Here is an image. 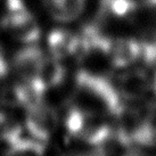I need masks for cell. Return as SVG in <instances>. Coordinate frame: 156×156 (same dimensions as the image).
<instances>
[{
  "instance_id": "cell-3",
  "label": "cell",
  "mask_w": 156,
  "mask_h": 156,
  "mask_svg": "<svg viewBox=\"0 0 156 156\" xmlns=\"http://www.w3.org/2000/svg\"><path fill=\"white\" fill-rule=\"evenodd\" d=\"M57 124V114L49 105L41 100H37L27 106L25 126L33 139L40 143L47 141L55 132Z\"/></svg>"
},
{
  "instance_id": "cell-9",
  "label": "cell",
  "mask_w": 156,
  "mask_h": 156,
  "mask_svg": "<svg viewBox=\"0 0 156 156\" xmlns=\"http://www.w3.org/2000/svg\"><path fill=\"white\" fill-rule=\"evenodd\" d=\"M123 156H148V155L143 152H140V151H131V152L126 153V155Z\"/></svg>"
},
{
  "instance_id": "cell-7",
  "label": "cell",
  "mask_w": 156,
  "mask_h": 156,
  "mask_svg": "<svg viewBox=\"0 0 156 156\" xmlns=\"http://www.w3.org/2000/svg\"><path fill=\"white\" fill-rule=\"evenodd\" d=\"M42 2L54 21L71 23L81 16L87 0H42Z\"/></svg>"
},
{
  "instance_id": "cell-2",
  "label": "cell",
  "mask_w": 156,
  "mask_h": 156,
  "mask_svg": "<svg viewBox=\"0 0 156 156\" xmlns=\"http://www.w3.org/2000/svg\"><path fill=\"white\" fill-rule=\"evenodd\" d=\"M112 79L113 88L122 101H137L147 94L152 82L145 71L139 69H122Z\"/></svg>"
},
{
  "instance_id": "cell-1",
  "label": "cell",
  "mask_w": 156,
  "mask_h": 156,
  "mask_svg": "<svg viewBox=\"0 0 156 156\" xmlns=\"http://www.w3.org/2000/svg\"><path fill=\"white\" fill-rule=\"evenodd\" d=\"M1 25L14 39L24 44H35L41 34L39 24L24 2L12 9L1 21Z\"/></svg>"
},
{
  "instance_id": "cell-4",
  "label": "cell",
  "mask_w": 156,
  "mask_h": 156,
  "mask_svg": "<svg viewBox=\"0 0 156 156\" xmlns=\"http://www.w3.org/2000/svg\"><path fill=\"white\" fill-rule=\"evenodd\" d=\"M46 56L34 44H25L20 49L13 58V67L23 83H38V78L44 66Z\"/></svg>"
},
{
  "instance_id": "cell-8",
  "label": "cell",
  "mask_w": 156,
  "mask_h": 156,
  "mask_svg": "<svg viewBox=\"0 0 156 156\" xmlns=\"http://www.w3.org/2000/svg\"><path fill=\"white\" fill-rule=\"evenodd\" d=\"M5 156H44V143L33 138H16L9 141V147Z\"/></svg>"
},
{
  "instance_id": "cell-11",
  "label": "cell",
  "mask_w": 156,
  "mask_h": 156,
  "mask_svg": "<svg viewBox=\"0 0 156 156\" xmlns=\"http://www.w3.org/2000/svg\"><path fill=\"white\" fill-rule=\"evenodd\" d=\"M62 156H83V155L75 154V153H67V154H64V155H62Z\"/></svg>"
},
{
  "instance_id": "cell-10",
  "label": "cell",
  "mask_w": 156,
  "mask_h": 156,
  "mask_svg": "<svg viewBox=\"0 0 156 156\" xmlns=\"http://www.w3.org/2000/svg\"><path fill=\"white\" fill-rule=\"evenodd\" d=\"M5 72H6V65H5V62L0 61V79H1V76L5 74Z\"/></svg>"
},
{
  "instance_id": "cell-6",
  "label": "cell",
  "mask_w": 156,
  "mask_h": 156,
  "mask_svg": "<svg viewBox=\"0 0 156 156\" xmlns=\"http://www.w3.org/2000/svg\"><path fill=\"white\" fill-rule=\"evenodd\" d=\"M47 44L50 57L63 62L67 58L79 56L81 49V35L74 34L69 30L58 29L50 32Z\"/></svg>"
},
{
  "instance_id": "cell-12",
  "label": "cell",
  "mask_w": 156,
  "mask_h": 156,
  "mask_svg": "<svg viewBox=\"0 0 156 156\" xmlns=\"http://www.w3.org/2000/svg\"><path fill=\"white\" fill-rule=\"evenodd\" d=\"M152 86H153V88H154V90L156 91V75H155V78H154V81L152 82Z\"/></svg>"
},
{
  "instance_id": "cell-5",
  "label": "cell",
  "mask_w": 156,
  "mask_h": 156,
  "mask_svg": "<svg viewBox=\"0 0 156 156\" xmlns=\"http://www.w3.org/2000/svg\"><path fill=\"white\" fill-rule=\"evenodd\" d=\"M109 64L116 69L130 67L144 56V44L132 38H120L109 42Z\"/></svg>"
}]
</instances>
